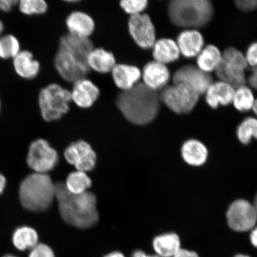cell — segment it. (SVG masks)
Segmentation results:
<instances>
[{
    "label": "cell",
    "mask_w": 257,
    "mask_h": 257,
    "mask_svg": "<svg viewBox=\"0 0 257 257\" xmlns=\"http://www.w3.org/2000/svg\"><path fill=\"white\" fill-rule=\"evenodd\" d=\"M147 257H164V256H160V255L156 254V255H148Z\"/></svg>",
    "instance_id": "48"
},
{
    "label": "cell",
    "mask_w": 257,
    "mask_h": 257,
    "mask_svg": "<svg viewBox=\"0 0 257 257\" xmlns=\"http://www.w3.org/2000/svg\"><path fill=\"white\" fill-rule=\"evenodd\" d=\"M248 66L257 67V41L250 44L244 54Z\"/></svg>",
    "instance_id": "35"
},
{
    "label": "cell",
    "mask_w": 257,
    "mask_h": 257,
    "mask_svg": "<svg viewBox=\"0 0 257 257\" xmlns=\"http://www.w3.org/2000/svg\"><path fill=\"white\" fill-rule=\"evenodd\" d=\"M168 11L170 21L185 30L204 27L214 14L213 6L208 0H174L170 2Z\"/></svg>",
    "instance_id": "4"
},
{
    "label": "cell",
    "mask_w": 257,
    "mask_h": 257,
    "mask_svg": "<svg viewBox=\"0 0 257 257\" xmlns=\"http://www.w3.org/2000/svg\"><path fill=\"white\" fill-rule=\"evenodd\" d=\"M19 198L22 206L29 211L46 210L56 198V184L48 174L32 173L22 182Z\"/></svg>",
    "instance_id": "3"
},
{
    "label": "cell",
    "mask_w": 257,
    "mask_h": 257,
    "mask_svg": "<svg viewBox=\"0 0 257 257\" xmlns=\"http://www.w3.org/2000/svg\"><path fill=\"white\" fill-rule=\"evenodd\" d=\"M248 67L242 51L229 47L222 53L221 62L215 72L220 80L236 88L245 85L246 72Z\"/></svg>",
    "instance_id": "6"
},
{
    "label": "cell",
    "mask_w": 257,
    "mask_h": 257,
    "mask_svg": "<svg viewBox=\"0 0 257 257\" xmlns=\"http://www.w3.org/2000/svg\"><path fill=\"white\" fill-rule=\"evenodd\" d=\"M71 92L56 83L42 89L38 95V105L43 119L48 122L60 119L69 111Z\"/></svg>",
    "instance_id": "5"
},
{
    "label": "cell",
    "mask_w": 257,
    "mask_h": 257,
    "mask_svg": "<svg viewBox=\"0 0 257 257\" xmlns=\"http://www.w3.org/2000/svg\"><path fill=\"white\" fill-rule=\"evenodd\" d=\"M66 25L69 34L83 38H89L95 28L93 19L87 14L80 12L70 14L67 18Z\"/></svg>",
    "instance_id": "22"
},
{
    "label": "cell",
    "mask_w": 257,
    "mask_h": 257,
    "mask_svg": "<svg viewBox=\"0 0 257 257\" xmlns=\"http://www.w3.org/2000/svg\"><path fill=\"white\" fill-rule=\"evenodd\" d=\"M253 205V207L255 208V210L256 211V213L257 214V194L255 196L254 201H253V203L252 204Z\"/></svg>",
    "instance_id": "46"
},
{
    "label": "cell",
    "mask_w": 257,
    "mask_h": 257,
    "mask_svg": "<svg viewBox=\"0 0 257 257\" xmlns=\"http://www.w3.org/2000/svg\"><path fill=\"white\" fill-rule=\"evenodd\" d=\"M250 240L252 245L257 248V226L252 229L251 233L250 234Z\"/></svg>",
    "instance_id": "40"
},
{
    "label": "cell",
    "mask_w": 257,
    "mask_h": 257,
    "mask_svg": "<svg viewBox=\"0 0 257 257\" xmlns=\"http://www.w3.org/2000/svg\"><path fill=\"white\" fill-rule=\"evenodd\" d=\"M160 99L169 110L176 114H188L197 105L199 95L187 85L183 83H173L162 89Z\"/></svg>",
    "instance_id": "7"
},
{
    "label": "cell",
    "mask_w": 257,
    "mask_h": 257,
    "mask_svg": "<svg viewBox=\"0 0 257 257\" xmlns=\"http://www.w3.org/2000/svg\"><path fill=\"white\" fill-rule=\"evenodd\" d=\"M146 253L141 250H136L132 253L131 257H147Z\"/></svg>",
    "instance_id": "42"
},
{
    "label": "cell",
    "mask_w": 257,
    "mask_h": 257,
    "mask_svg": "<svg viewBox=\"0 0 257 257\" xmlns=\"http://www.w3.org/2000/svg\"><path fill=\"white\" fill-rule=\"evenodd\" d=\"M154 249L157 255L173 257L181 249V240L176 234L169 233L160 234L154 239Z\"/></svg>",
    "instance_id": "25"
},
{
    "label": "cell",
    "mask_w": 257,
    "mask_h": 257,
    "mask_svg": "<svg viewBox=\"0 0 257 257\" xmlns=\"http://www.w3.org/2000/svg\"><path fill=\"white\" fill-rule=\"evenodd\" d=\"M152 48L154 60L166 65L176 62L181 56L176 41L170 38L156 40Z\"/></svg>",
    "instance_id": "21"
},
{
    "label": "cell",
    "mask_w": 257,
    "mask_h": 257,
    "mask_svg": "<svg viewBox=\"0 0 257 257\" xmlns=\"http://www.w3.org/2000/svg\"><path fill=\"white\" fill-rule=\"evenodd\" d=\"M234 89L232 85L221 80L213 82L205 92V101L213 109L232 104Z\"/></svg>",
    "instance_id": "17"
},
{
    "label": "cell",
    "mask_w": 257,
    "mask_h": 257,
    "mask_svg": "<svg viewBox=\"0 0 257 257\" xmlns=\"http://www.w3.org/2000/svg\"><path fill=\"white\" fill-rule=\"evenodd\" d=\"M38 234L33 228L29 226L18 227L12 236V242L18 250L24 251L32 249L38 243Z\"/></svg>",
    "instance_id": "27"
},
{
    "label": "cell",
    "mask_w": 257,
    "mask_h": 257,
    "mask_svg": "<svg viewBox=\"0 0 257 257\" xmlns=\"http://www.w3.org/2000/svg\"><path fill=\"white\" fill-rule=\"evenodd\" d=\"M236 136L240 142L245 145L249 144L252 139L257 140V118H244L237 127Z\"/></svg>",
    "instance_id": "31"
},
{
    "label": "cell",
    "mask_w": 257,
    "mask_h": 257,
    "mask_svg": "<svg viewBox=\"0 0 257 257\" xmlns=\"http://www.w3.org/2000/svg\"><path fill=\"white\" fill-rule=\"evenodd\" d=\"M12 64L15 73L22 79L32 80L39 75L40 63L30 51L22 50L12 60Z\"/></svg>",
    "instance_id": "18"
},
{
    "label": "cell",
    "mask_w": 257,
    "mask_h": 257,
    "mask_svg": "<svg viewBox=\"0 0 257 257\" xmlns=\"http://www.w3.org/2000/svg\"><path fill=\"white\" fill-rule=\"evenodd\" d=\"M59 156L55 150L47 141L38 139L32 142L29 149L27 163L35 173H45L52 170L57 165Z\"/></svg>",
    "instance_id": "8"
},
{
    "label": "cell",
    "mask_w": 257,
    "mask_h": 257,
    "mask_svg": "<svg viewBox=\"0 0 257 257\" xmlns=\"http://www.w3.org/2000/svg\"><path fill=\"white\" fill-rule=\"evenodd\" d=\"M56 199L60 216L66 223L86 229L98 222L96 198L92 193L74 195L67 190L64 183L59 182L56 184Z\"/></svg>",
    "instance_id": "1"
},
{
    "label": "cell",
    "mask_w": 257,
    "mask_h": 257,
    "mask_svg": "<svg viewBox=\"0 0 257 257\" xmlns=\"http://www.w3.org/2000/svg\"><path fill=\"white\" fill-rule=\"evenodd\" d=\"M111 72L115 85L122 91L133 88L142 75L137 67L124 64H115Z\"/></svg>",
    "instance_id": "20"
},
{
    "label": "cell",
    "mask_w": 257,
    "mask_h": 257,
    "mask_svg": "<svg viewBox=\"0 0 257 257\" xmlns=\"http://www.w3.org/2000/svg\"><path fill=\"white\" fill-rule=\"evenodd\" d=\"M18 0H0V12L3 13L11 12L15 7H18Z\"/></svg>",
    "instance_id": "37"
},
{
    "label": "cell",
    "mask_w": 257,
    "mask_h": 257,
    "mask_svg": "<svg viewBox=\"0 0 257 257\" xmlns=\"http://www.w3.org/2000/svg\"><path fill=\"white\" fill-rule=\"evenodd\" d=\"M54 66L62 78L73 83L85 78L90 70L71 54L61 50L57 51L54 59Z\"/></svg>",
    "instance_id": "13"
},
{
    "label": "cell",
    "mask_w": 257,
    "mask_h": 257,
    "mask_svg": "<svg viewBox=\"0 0 257 257\" xmlns=\"http://www.w3.org/2000/svg\"><path fill=\"white\" fill-rule=\"evenodd\" d=\"M228 225L236 232H246L256 226L257 214L252 204L245 200L234 201L228 208Z\"/></svg>",
    "instance_id": "9"
},
{
    "label": "cell",
    "mask_w": 257,
    "mask_h": 257,
    "mask_svg": "<svg viewBox=\"0 0 257 257\" xmlns=\"http://www.w3.org/2000/svg\"><path fill=\"white\" fill-rule=\"evenodd\" d=\"M93 50L94 46L88 38L79 37L67 34L64 35L59 41V50L66 51L71 54L88 67V57Z\"/></svg>",
    "instance_id": "14"
},
{
    "label": "cell",
    "mask_w": 257,
    "mask_h": 257,
    "mask_svg": "<svg viewBox=\"0 0 257 257\" xmlns=\"http://www.w3.org/2000/svg\"><path fill=\"white\" fill-rule=\"evenodd\" d=\"M173 83H183L187 85L199 95L204 94L213 82L209 73L202 72L197 66L187 64L177 69L172 76Z\"/></svg>",
    "instance_id": "11"
},
{
    "label": "cell",
    "mask_w": 257,
    "mask_h": 257,
    "mask_svg": "<svg viewBox=\"0 0 257 257\" xmlns=\"http://www.w3.org/2000/svg\"><path fill=\"white\" fill-rule=\"evenodd\" d=\"M143 78L145 85L157 92L168 86L171 74L166 64L154 60L144 66Z\"/></svg>",
    "instance_id": "15"
},
{
    "label": "cell",
    "mask_w": 257,
    "mask_h": 257,
    "mask_svg": "<svg viewBox=\"0 0 257 257\" xmlns=\"http://www.w3.org/2000/svg\"><path fill=\"white\" fill-rule=\"evenodd\" d=\"M173 257H199L197 253L187 249H181Z\"/></svg>",
    "instance_id": "39"
},
{
    "label": "cell",
    "mask_w": 257,
    "mask_h": 257,
    "mask_svg": "<svg viewBox=\"0 0 257 257\" xmlns=\"http://www.w3.org/2000/svg\"><path fill=\"white\" fill-rule=\"evenodd\" d=\"M235 5L241 11L251 12L257 9V0H237Z\"/></svg>",
    "instance_id": "36"
},
{
    "label": "cell",
    "mask_w": 257,
    "mask_h": 257,
    "mask_svg": "<svg viewBox=\"0 0 257 257\" xmlns=\"http://www.w3.org/2000/svg\"><path fill=\"white\" fill-rule=\"evenodd\" d=\"M72 101L81 108H89L99 95V90L91 80L83 78L74 83L71 92Z\"/></svg>",
    "instance_id": "19"
},
{
    "label": "cell",
    "mask_w": 257,
    "mask_h": 257,
    "mask_svg": "<svg viewBox=\"0 0 257 257\" xmlns=\"http://www.w3.org/2000/svg\"><path fill=\"white\" fill-rule=\"evenodd\" d=\"M182 156L186 163L193 166H200L206 162L208 150L205 145L196 140H189L183 144Z\"/></svg>",
    "instance_id": "23"
},
{
    "label": "cell",
    "mask_w": 257,
    "mask_h": 257,
    "mask_svg": "<svg viewBox=\"0 0 257 257\" xmlns=\"http://www.w3.org/2000/svg\"><path fill=\"white\" fill-rule=\"evenodd\" d=\"M28 257H55L52 249L44 243H38L31 250Z\"/></svg>",
    "instance_id": "34"
},
{
    "label": "cell",
    "mask_w": 257,
    "mask_h": 257,
    "mask_svg": "<svg viewBox=\"0 0 257 257\" xmlns=\"http://www.w3.org/2000/svg\"><path fill=\"white\" fill-rule=\"evenodd\" d=\"M176 42L181 55L186 59L197 57L205 47L203 35L195 29H187L180 32Z\"/></svg>",
    "instance_id": "16"
},
{
    "label": "cell",
    "mask_w": 257,
    "mask_h": 257,
    "mask_svg": "<svg viewBox=\"0 0 257 257\" xmlns=\"http://www.w3.org/2000/svg\"><path fill=\"white\" fill-rule=\"evenodd\" d=\"M5 31V25L3 22L0 19V37L3 35V32Z\"/></svg>",
    "instance_id": "44"
},
{
    "label": "cell",
    "mask_w": 257,
    "mask_h": 257,
    "mask_svg": "<svg viewBox=\"0 0 257 257\" xmlns=\"http://www.w3.org/2000/svg\"><path fill=\"white\" fill-rule=\"evenodd\" d=\"M88 64L89 69L99 73H105L112 71L115 66V59L111 52L102 48H94L89 54Z\"/></svg>",
    "instance_id": "26"
},
{
    "label": "cell",
    "mask_w": 257,
    "mask_h": 257,
    "mask_svg": "<svg viewBox=\"0 0 257 257\" xmlns=\"http://www.w3.org/2000/svg\"><path fill=\"white\" fill-rule=\"evenodd\" d=\"M160 96L157 91L138 83L133 88L122 91L116 103L124 117L132 123L147 124L155 119L160 109Z\"/></svg>",
    "instance_id": "2"
},
{
    "label": "cell",
    "mask_w": 257,
    "mask_h": 257,
    "mask_svg": "<svg viewBox=\"0 0 257 257\" xmlns=\"http://www.w3.org/2000/svg\"><path fill=\"white\" fill-rule=\"evenodd\" d=\"M18 8L22 14L32 16L43 15L48 10V5L44 0H20Z\"/></svg>",
    "instance_id": "32"
},
{
    "label": "cell",
    "mask_w": 257,
    "mask_h": 257,
    "mask_svg": "<svg viewBox=\"0 0 257 257\" xmlns=\"http://www.w3.org/2000/svg\"><path fill=\"white\" fill-rule=\"evenodd\" d=\"M128 31L138 46L143 49L153 48L156 41L155 27L147 14L131 16L128 22Z\"/></svg>",
    "instance_id": "10"
},
{
    "label": "cell",
    "mask_w": 257,
    "mask_h": 257,
    "mask_svg": "<svg viewBox=\"0 0 257 257\" xmlns=\"http://www.w3.org/2000/svg\"><path fill=\"white\" fill-rule=\"evenodd\" d=\"M255 98L251 88L243 85L234 89L232 102L236 110L245 112L252 110Z\"/></svg>",
    "instance_id": "29"
},
{
    "label": "cell",
    "mask_w": 257,
    "mask_h": 257,
    "mask_svg": "<svg viewBox=\"0 0 257 257\" xmlns=\"http://www.w3.org/2000/svg\"><path fill=\"white\" fill-rule=\"evenodd\" d=\"M3 257H18V256H15V255H6L4 256H3Z\"/></svg>",
    "instance_id": "49"
},
{
    "label": "cell",
    "mask_w": 257,
    "mask_h": 257,
    "mask_svg": "<svg viewBox=\"0 0 257 257\" xmlns=\"http://www.w3.org/2000/svg\"><path fill=\"white\" fill-rule=\"evenodd\" d=\"M6 180L5 176L0 173V194L4 191L6 187Z\"/></svg>",
    "instance_id": "41"
},
{
    "label": "cell",
    "mask_w": 257,
    "mask_h": 257,
    "mask_svg": "<svg viewBox=\"0 0 257 257\" xmlns=\"http://www.w3.org/2000/svg\"><path fill=\"white\" fill-rule=\"evenodd\" d=\"M64 158L79 171H91L96 165L95 152L84 141H77L67 147L64 152Z\"/></svg>",
    "instance_id": "12"
},
{
    "label": "cell",
    "mask_w": 257,
    "mask_h": 257,
    "mask_svg": "<svg viewBox=\"0 0 257 257\" xmlns=\"http://www.w3.org/2000/svg\"><path fill=\"white\" fill-rule=\"evenodd\" d=\"M148 3L147 0H124L120 4L124 11L131 16L142 14L147 8Z\"/></svg>",
    "instance_id": "33"
},
{
    "label": "cell",
    "mask_w": 257,
    "mask_h": 257,
    "mask_svg": "<svg viewBox=\"0 0 257 257\" xmlns=\"http://www.w3.org/2000/svg\"><path fill=\"white\" fill-rule=\"evenodd\" d=\"M197 67L202 72L209 73L216 71L222 58L219 48L214 45H207L197 56Z\"/></svg>",
    "instance_id": "24"
},
{
    "label": "cell",
    "mask_w": 257,
    "mask_h": 257,
    "mask_svg": "<svg viewBox=\"0 0 257 257\" xmlns=\"http://www.w3.org/2000/svg\"><path fill=\"white\" fill-rule=\"evenodd\" d=\"M91 180L86 172L76 170L70 173L64 183L67 191L74 195H80L88 192L91 187Z\"/></svg>",
    "instance_id": "28"
},
{
    "label": "cell",
    "mask_w": 257,
    "mask_h": 257,
    "mask_svg": "<svg viewBox=\"0 0 257 257\" xmlns=\"http://www.w3.org/2000/svg\"><path fill=\"white\" fill-rule=\"evenodd\" d=\"M2 110V101L1 99H0V111H1Z\"/></svg>",
    "instance_id": "50"
},
{
    "label": "cell",
    "mask_w": 257,
    "mask_h": 257,
    "mask_svg": "<svg viewBox=\"0 0 257 257\" xmlns=\"http://www.w3.org/2000/svg\"><path fill=\"white\" fill-rule=\"evenodd\" d=\"M252 110L253 112H254L257 118V98L255 99V103L254 105H253Z\"/></svg>",
    "instance_id": "45"
},
{
    "label": "cell",
    "mask_w": 257,
    "mask_h": 257,
    "mask_svg": "<svg viewBox=\"0 0 257 257\" xmlns=\"http://www.w3.org/2000/svg\"><path fill=\"white\" fill-rule=\"evenodd\" d=\"M21 50V42L15 35L9 34L0 37V59L12 60Z\"/></svg>",
    "instance_id": "30"
},
{
    "label": "cell",
    "mask_w": 257,
    "mask_h": 257,
    "mask_svg": "<svg viewBox=\"0 0 257 257\" xmlns=\"http://www.w3.org/2000/svg\"><path fill=\"white\" fill-rule=\"evenodd\" d=\"M246 80L250 86L249 88L257 91V67L252 68L251 72L248 78H246Z\"/></svg>",
    "instance_id": "38"
},
{
    "label": "cell",
    "mask_w": 257,
    "mask_h": 257,
    "mask_svg": "<svg viewBox=\"0 0 257 257\" xmlns=\"http://www.w3.org/2000/svg\"><path fill=\"white\" fill-rule=\"evenodd\" d=\"M104 257H125L124 255L120 252L114 251L108 253L107 255Z\"/></svg>",
    "instance_id": "43"
},
{
    "label": "cell",
    "mask_w": 257,
    "mask_h": 257,
    "mask_svg": "<svg viewBox=\"0 0 257 257\" xmlns=\"http://www.w3.org/2000/svg\"><path fill=\"white\" fill-rule=\"evenodd\" d=\"M234 257H250V256H249L248 255H243V254H239V255H236Z\"/></svg>",
    "instance_id": "47"
}]
</instances>
